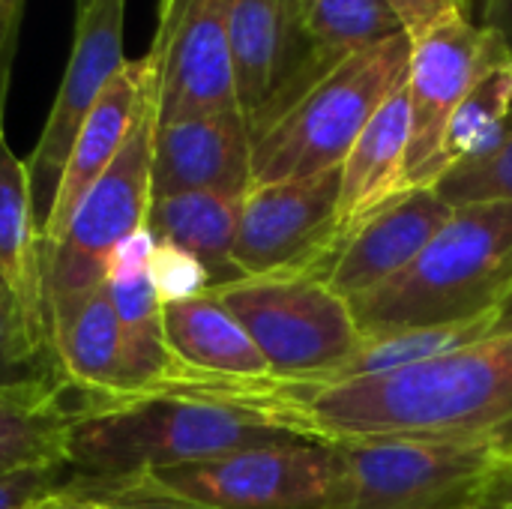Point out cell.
<instances>
[{
	"label": "cell",
	"instance_id": "13",
	"mask_svg": "<svg viewBox=\"0 0 512 509\" xmlns=\"http://www.w3.org/2000/svg\"><path fill=\"white\" fill-rule=\"evenodd\" d=\"M231 60L252 135L318 81L297 0H231Z\"/></svg>",
	"mask_w": 512,
	"mask_h": 509
},
{
	"label": "cell",
	"instance_id": "28",
	"mask_svg": "<svg viewBox=\"0 0 512 509\" xmlns=\"http://www.w3.org/2000/svg\"><path fill=\"white\" fill-rule=\"evenodd\" d=\"M150 279L162 306L183 303V300L213 291V279L207 267L186 249L165 243V240H156V249L150 258Z\"/></svg>",
	"mask_w": 512,
	"mask_h": 509
},
{
	"label": "cell",
	"instance_id": "2",
	"mask_svg": "<svg viewBox=\"0 0 512 509\" xmlns=\"http://www.w3.org/2000/svg\"><path fill=\"white\" fill-rule=\"evenodd\" d=\"M291 438L300 435L270 414L225 399L180 390L120 399L81 396L69 432V468L93 483H120Z\"/></svg>",
	"mask_w": 512,
	"mask_h": 509
},
{
	"label": "cell",
	"instance_id": "8",
	"mask_svg": "<svg viewBox=\"0 0 512 509\" xmlns=\"http://www.w3.org/2000/svg\"><path fill=\"white\" fill-rule=\"evenodd\" d=\"M273 378L321 384L363 342L348 303L321 279H240L213 288Z\"/></svg>",
	"mask_w": 512,
	"mask_h": 509
},
{
	"label": "cell",
	"instance_id": "10",
	"mask_svg": "<svg viewBox=\"0 0 512 509\" xmlns=\"http://www.w3.org/2000/svg\"><path fill=\"white\" fill-rule=\"evenodd\" d=\"M147 57L156 75V123L240 111L231 60V0H159Z\"/></svg>",
	"mask_w": 512,
	"mask_h": 509
},
{
	"label": "cell",
	"instance_id": "6",
	"mask_svg": "<svg viewBox=\"0 0 512 509\" xmlns=\"http://www.w3.org/2000/svg\"><path fill=\"white\" fill-rule=\"evenodd\" d=\"M507 444L333 441L327 509H477Z\"/></svg>",
	"mask_w": 512,
	"mask_h": 509
},
{
	"label": "cell",
	"instance_id": "14",
	"mask_svg": "<svg viewBox=\"0 0 512 509\" xmlns=\"http://www.w3.org/2000/svg\"><path fill=\"white\" fill-rule=\"evenodd\" d=\"M252 186V132L240 111L156 123L153 198L222 192L243 198Z\"/></svg>",
	"mask_w": 512,
	"mask_h": 509
},
{
	"label": "cell",
	"instance_id": "20",
	"mask_svg": "<svg viewBox=\"0 0 512 509\" xmlns=\"http://www.w3.org/2000/svg\"><path fill=\"white\" fill-rule=\"evenodd\" d=\"M240 204L243 198L222 192H180L153 198L147 228L156 240L174 243L195 255L207 267L213 288H222L243 279L234 267Z\"/></svg>",
	"mask_w": 512,
	"mask_h": 509
},
{
	"label": "cell",
	"instance_id": "11",
	"mask_svg": "<svg viewBox=\"0 0 512 509\" xmlns=\"http://www.w3.org/2000/svg\"><path fill=\"white\" fill-rule=\"evenodd\" d=\"M510 57L504 42L471 15H456L411 39L408 63V105H411V144L405 162L408 189H432V165L441 150L447 123L474 81Z\"/></svg>",
	"mask_w": 512,
	"mask_h": 509
},
{
	"label": "cell",
	"instance_id": "7",
	"mask_svg": "<svg viewBox=\"0 0 512 509\" xmlns=\"http://www.w3.org/2000/svg\"><path fill=\"white\" fill-rule=\"evenodd\" d=\"M153 135L156 75L138 108L129 138L78 204L66 237L57 246H42L48 306L105 285L111 252L129 234L147 228V213L153 204Z\"/></svg>",
	"mask_w": 512,
	"mask_h": 509
},
{
	"label": "cell",
	"instance_id": "35",
	"mask_svg": "<svg viewBox=\"0 0 512 509\" xmlns=\"http://www.w3.org/2000/svg\"><path fill=\"white\" fill-rule=\"evenodd\" d=\"M492 336H512V285L507 288L504 300L498 303V309H495V327H492Z\"/></svg>",
	"mask_w": 512,
	"mask_h": 509
},
{
	"label": "cell",
	"instance_id": "27",
	"mask_svg": "<svg viewBox=\"0 0 512 509\" xmlns=\"http://www.w3.org/2000/svg\"><path fill=\"white\" fill-rule=\"evenodd\" d=\"M435 192L450 204H480V201H512V117L504 138L480 159H471L435 183Z\"/></svg>",
	"mask_w": 512,
	"mask_h": 509
},
{
	"label": "cell",
	"instance_id": "29",
	"mask_svg": "<svg viewBox=\"0 0 512 509\" xmlns=\"http://www.w3.org/2000/svg\"><path fill=\"white\" fill-rule=\"evenodd\" d=\"M69 480V465H42L6 474L0 477V509H45L66 492Z\"/></svg>",
	"mask_w": 512,
	"mask_h": 509
},
{
	"label": "cell",
	"instance_id": "16",
	"mask_svg": "<svg viewBox=\"0 0 512 509\" xmlns=\"http://www.w3.org/2000/svg\"><path fill=\"white\" fill-rule=\"evenodd\" d=\"M150 84H153V60L147 54L141 60H126L120 72L108 81L90 117L84 120L75 147L69 153V162L63 168L54 201L42 222V246H57L66 237L78 204L93 189V183L105 174V168L114 162L123 141L129 138V129L138 117V108Z\"/></svg>",
	"mask_w": 512,
	"mask_h": 509
},
{
	"label": "cell",
	"instance_id": "30",
	"mask_svg": "<svg viewBox=\"0 0 512 509\" xmlns=\"http://www.w3.org/2000/svg\"><path fill=\"white\" fill-rule=\"evenodd\" d=\"M411 39H420L447 18L468 15V0H387Z\"/></svg>",
	"mask_w": 512,
	"mask_h": 509
},
{
	"label": "cell",
	"instance_id": "5",
	"mask_svg": "<svg viewBox=\"0 0 512 509\" xmlns=\"http://www.w3.org/2000/svg\"><path fill=\"white\" fill-rule=\"evenodd\" d=\"M333 474L330 441L291 438L207 462L147 471L120 483H93L72 471L66 495L78 501L162 495L213 509H327Z\"/></svg>",
	"mask_w": 512,
	"mask_h": 509
},
{
	"label": "cell",
	"instance_id": "39",
	"mask_svg": "<svg viewBox=\"0 0 512 509\" xmlns=\"http://www.w3.org/2000/svg\"><path fill=\"white\" fill-rule=\"evenodd\" d=\"M507 509H512V507H507Z\"/></svg>",
	"mask_w": 512,
	"mask_h": 509
},
{
	"label": "cell",
	"instance_id": "36",
	"mask_svg": "<svg viewBox=\"0 0 512 509\" xmlns=\"http://www.w3.org/2000/svg\"><path fill=\"white\" fill-rule=\"evenodd\" d=\"M45 509H114L111 504H99V501H78V498H69L66 492L54 501V504H48Z\"/></svg>",
	"mask_w": 512,
	"mask_h": 509
},
{
	"label": "cell",
	"instance_id": "17",
	"mask_svg": "<svg viewBox=\"0 0 512 509\" xmlns=\"http://www.w3.org/2000/svg\"><path fill=\"white\" fill-rule=\"evenodd\" d=\"M51 342L69 390L96 399L138 393V375L126 330L105 285L48 306Z\"/></svg>",
	"mask_w": 512,
	"mask_h": 509
},
{
	"label": "cell",
	"instance_id": "24",
	"mask_svg": "<svg viewBox=\"0 0 512 509\" xmlns=\"http://www.w3.org/2000/svg\"><path fill=\"white\" fill-rule=\"evenodd\" d=\"M512 117V54L489 66L453 111L432 165V189L453 168L486 156L507 132Z\"/></svg>",
	"mask_w": 512,
	"mask_h": 509
},
{
	"label": "cell",
	"instance_id": "4",
	"mask_svg": "<svg viewBox=\"0 0 512 509\" xmlns=\"http://www.w3.org/2000/svg\"><path fill=\"white\" fill-rule=\"evenodd\" d=\"M408 63L411 36L399 33L321 75L273 123L252 135V186L342 168L366 123L408 78Z\"/></svg>",
	"mask_w": 512,
	"mask_h": 509
},
{
	"label": "cell",
	"instance_id": "26",
	"mask_svg": "<svg viewBox=\"0 0 512 509\" xmlns=\"http://www.w3.org/2000/svg\"><path fill=\"white\" fill-rule=\"evenodd\" d=\"M0 387L66 396L69 384L57 360L51 330L36 324L21 300L0 282Z\"/></svg>",
	"mask_w": 512,
	"mask_h": 509
},
{
	"label": "cell",
	"instance_id": "34",
	"mask_svg": "<svg viewBox=\"0 0 512 509\" xmlns=\"http://www.w3.org/2000/svg\"><path fill=\"white\" fill-rule=\"evenodd\" d=\"M483 27H489L512 54V0H483Z\"/></svg>",
	"mask_w": 512,
	"mask_h": 509
},
{
	"label": "cell",
	"instance_id": "33",
	"mask_svg": "<svg viewBox=\"0 0 512 509\" xmlns=\"http://www.w3.org/2000/svg\"><path fill=\"white\" fill-rule=\"evenodd\" d=\"M99 504H111L114 509H213L204 504H192V501H180V498H162V495H117Z\"/></svg>",
	"mask_w": 512,
	"mask_h": 509
},
{
	"label": "cell",
	"instance_id": "3",
	"mask_svg": "<svg viewBox=\"0 0 512 509\" xmlns=\"http://www.w3.org/2000/svg\"><path fill=\"white\" fill-rule=\"evenodd\" d=\"M512 285V201L453 207L390 282L348 303L363 339L495 315Z\"/></svg>",
	"mask_w": 512,
	"mask_h": 509
},
{
	"label": "cell",
	"instance_id": "37",
	"mask_svg": "<svg viewBox=\"0 0 512 509\" xmlns=\"http://www.w3.org/2000/svg\"><path fill=\"white\" fill-rule=\"evenodd\" d=\"M24 3L27 0H0V18L21 24L24 21Z\"/></svg>",
	"mask_w": 512,
	"mask_h": 509
},
{
	"label": "cell",
	"instance_id": "18",
	"mask_svg": "<svg viewBox=\"0 0 512 509\" xmlns=\"http://www.w3.org/2000/svg\"><path fill=\"white\" fill-rule=\"evenodd\" d=\"M408 81V78H405ZM399 84L387 102L366 123L354 147L342 162L339 183V249L342 243L381 207L408 192L405 186V162L411 144V105L408 84Z\"/></svg>",
	"mask_w": 512,
	"mask_h": 509
},
{
	"label": "cell",
	"instance_id": "31",
	"mask_svg": "<svg viewBox=\"0 0 512 509\" xmlns=\"http://www.w3.org/2000/svg\"><path fill=\"white\" fill-rule=\"evenodd\" d=\"M18 39H21V24L0 18V138H3V114H6L12 66H15V54H18Z\"/></svg>",
	"mask_w": 512,
	"mask_h": 509
},
{
	"label": "cell",
	"instance_id": "15",
	"mask_svg": "<svg viewBox=\"0 0 512 509\" xmlns=\"http://www.w3.org/2000/svg\"><path fill=\"white\" fill-rule=\"evenodd\" d=\"M453 207L435 189H408L372 213L339 249L324 282L345 303L402 273L450 219Z\"/></svg>",
	"mask_w": 512,
	"mask_h": 509
},
{
	"label": "cell",
	"instance_id": "23",
	"mask_svg": "<svg viewBox=\"0 0 512 509\" xmlns=\"http://www.w3.org/2000/svg\"><path fill=\"white\" fill-rule=\"evenodd\" d=\"M297 9L318 78L351 54L405 33L387 0H297Z\"/></svg>",
	"mask_w": 512,
	"mask_h": 509
},
{
	"label": "cell",
	"instance_id": "22",
	"mask_svg": "<svg viewBox=\"0 0 512 509\" xmlns=\"http://www.w3.org/2000/svg\"><path fill=\"white\" fill-rule=\"evenodd\" d=\"M75 405L57 393H24L0 387V477L69 465V432Z\"/></svg>",
	"mask_w": 512,
	"mask_h": 509
},
{
	"label": "cell",
	"instance_id": "1",
	"mask_svg": "<svg viewBox=\"0 0 512 509\" xmlns=\"http://www.w3.org/2000/svg\"><path fill=\"white\" fill-rule=\"evenodd\" d=\"M288 429L318 441L402 438L512 447V336L330 387L279 384Z\"/></svg>",
	"mask_w": 512,
	"mask_h": 509
},
{
	"label": "cell",
	"instance_id": "32",
	"mask_svg": "<svg viewBox=\"0 0 512 509\" xmlns=\"http://www.w3.org/2000/svg\"><path fill=\"white\" fill-rule=\"evenodd\" d=\"M507 507H512V447L504 453V459H501V465H498V471H495V477H492V483H489V489H486L477 509Z\"/></svg>",
	"mask_w": 512,
	"mask_h": 509
},
{
	"label": "cell",
	"instance_id": "21",
	"mask_svg": "<svg viewBox=\"0 0 512 509\" xmlns=\"http://www.w3.org/2000/svg\"><path fill=\"white\" fill-rule=\"evenodd\" d=\"M0 282L21 300L36 324L51 330L30 174L27 162L9 150L6 138H0Z\"/></svg>",
	"mask_w": 512,
	"mask_h": 509
},
{
	"label": "cell",
	"instance_id": "25",
	"mask_svg": "<svg viewBox=\"0 0 512 509\" xmlns=\"http://www.w3.org/2000/svg\"><path fill=\"white\" fill-rule=\"evenodd\" d=\"M495 315H480L462 324H444V327H420V330H399V333H384V336H369L357 345V351L321 384L312 387H330L354 378H369L381 372H393L411 363H423L459 348H468L474 342L492 339Z\"/></svg>",
	"mask_w": 512,
	"mask_h": 509
},
{
	"label": "cell",
	"instance_id": "9",
	"mask_svg": "<svg viewBox=\"0 0 512 509\" xmlns=\"http://www.w3.org/2000/svg\"><path fill=\"white\" fill-rule=\"evenodd\" d=\"M342 168L252 186L240 204L234 267L243 279H321L339 255Z\"/></svg>",
	"mask_w": 512,
	"mask_h": 509
},
{
	"label": "cell",
	"instance_id": "12",
	"mask_svg": "<svg viewBox=\"0 0 512 509\" xmlns=\"http://www.w3.org/2000/svg\"><path fill=\"white\" fill-rule=\"evenodd\" d=\"M123 18L126 0H93L84 12H75L72 54L63 69L54 105L45 117L42 135L27 159L39 234L84 120L90 117L108 81L126 63Z\"/></svg>",
	"mask_w": 512,
	"mask_h": 509
},
{
	"label": "cell",
	"instance_id": "19",
	"mask_svg": "<svg viewBox=\"0 0 512 509\" xmlns=\"http://www.w3.org/2000/svg\"><path fill=\"white\" fill-rule=\"evenodd\" d=\"M162 333L171 357L192 372L222 378L270 375L258 345L213 291L162 306Z\"/></svg>",
	"mask_w": 512,
	"mask_h": 509
},
{
	"label": "cell",
	"instance_id": "38",
	"mask_svg": "<svg viewBox=\"0 0 512 509\" xmlns=\"http://www.w3.org/2000/svg\"><path fill=\"white\" fill-rule=\"evenodd\" d=\"M93 0H75V12H84Z\"/></svg>",
	"mask_w": 512,
	"mask_h": 509
}]
</instances>
